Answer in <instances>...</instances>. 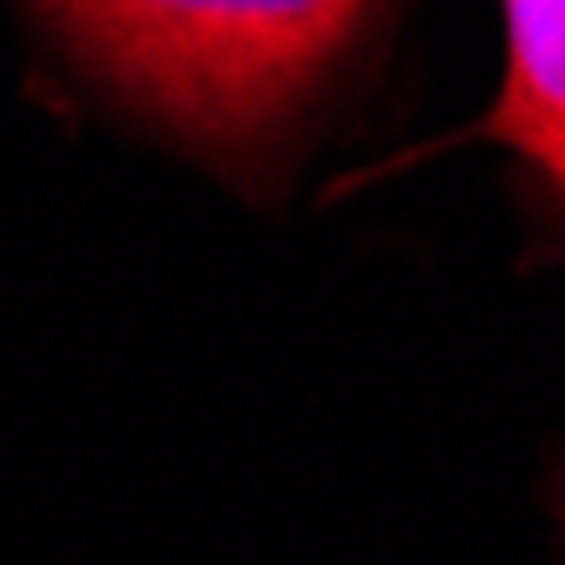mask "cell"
Here are the masks:
<instances>
[{
	"label": "cell",
	"mask_w": 565,
	"mask_h": 565,
	"mask_svg": "<svg viewBox=\"0 0 565 565\" xmlns=\"http://www.w3.org/2000/svg\"><path fill=\"white\" fill-rule=\"evenodd\" d=\"M95 82L209 149L269 135L371 21L350 0H115L47 8Z\"/></svg>",
	"instance_id": "cell-1"
},
{
	"label": "cell",
	"mask_w": 565,
	"mask_h": 565,
	"mask_svg": "<svg viewBox=\"0 0 565 565\" xmlns=\"http://www.w3.org/2000/svg\"><path fill=\"white\" fill-rule=\"evenodd\" d=\"M505 21V75L499 102L471 135L519 149L565 195V0H512Z\"/></svg>",
	"instance_id": "cell-2"
}]
</instances>
